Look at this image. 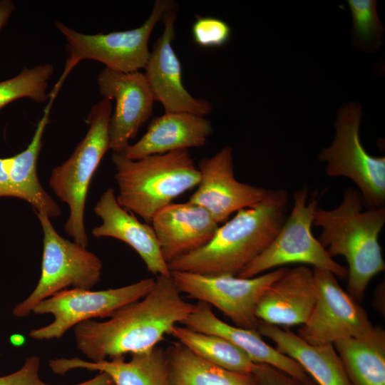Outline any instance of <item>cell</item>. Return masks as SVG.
Returning a JSON list of instances; mask_svg holds the SVG:
<instances>
[{"instance_id": "6da1fadb", "label": "cell", "mask_w": 385, "mask_h": 385, "mask_svg": "<svg viewBox=\"0 0 385 385\" xmlns=\"http://www.w3.org/2000/svg\"><path fill=\"white\" fill-rule=\"evenodd\" d=\"M195 308L182 297L171 274L159 275L145 297L122 307L106 321L88 319L76 325V344L91 361L145 351L158 346Z\"/></svg>"}, {"instance_id": "7a4b0ae2", "label": "cell", "mask_w": 385, "mask_h": 385, "mask_svg": "<svg viewBox=\"0 0 385 385\" xmlns=\"http://www.w3.org/2000/svg\"><path fill=\"white\" fill-rule=\"evenodd\" d=\"M287 205L285 190H269L257 204L218 227L205 245L168 263L170 272L237 276L276 237L287 218Z\"/></svg>"}, {"instance_id": "3957f363", "label": "cell", "mask_w": 385, "mask_h": 385, "mask_svg": "<svg viewBox=\"0 0 385 385\" xmlns=\"http://www.w3.org/2000/svg\"><path fill=\"white\" fill-rule=\"evenodd\" d=\"M361 194L346 189L335 208L317 207L313 225L322 232L319 242L332 257H345L347 293L356 302L364 298L369 282L385 270L379 235L385 224L384 207L364 210Z\"/></svg>"}, {"instance_id": "277c9868", "label": "cell", "mask_w": 385, "mask_h": 385, "mask_svg": "<svg viewBox=\"0 0 385 385\" xmlns=\"http://www.w3.org/2000/svg\"><path fill=\"white\" fill-rule=\"evenodd\" d=\"M118 203L150 225L155 215L197 186L200 174L188 150L131 160L113 153Z\"/></svg>"}, {"instance_id": "5b68a950", "label": "cell", "mask_w": 385, "mask_h": 385, "mask_svg": "<svg viewBox=\"0 0 385 385\" xmlns=\"http://www.w3.org/2000/svg\"><path fill=\"white\" fill-rule=\"evenodd\" d=\"M111 114L110 99L103 98L92 106L86 119L89 125L87 133L71 157L53 169L48 180L56 195L69 207L66 232L84 247L88 245L84 224L86 199L91 178L110 149Z\"/></svg>"}, {"instance_id": "8992f818", "label": "cell", "mask_w": 385, "mask_h": 385, "mask_svg": "<svg viewBox=\"0 0 385 385\" xmlns=\"http://www.w3.org/2000/svg\"><path fill=\"white\" fill-rule=\"evenodd\" d=\"M177 7L171 0H156L151 13L139 27L108 34H85L62 22L56 27L66 40L68 56L57 84L61 86L68 73L81 61L93 60L108 69L131 73L144 68L150 56L148 41L153 29L164 14Z\"/></svg>"}, {"instance_id": "52a82bcc", "label": "cell", "mask_w": 385, "mask_h": 385, "mask_svg": "<svg viewBox=\"0 0 385 385\" xmlns=\"http://www.w3.org/2000/svg\"><path fill=\"white\" fill-rule=\"evenodd\" d=\"M43 233L41 272L33 292L13 309L16 317L30 314L40 302L72 286L91 289L101 280L102 262L86 247L58 234L50 218L35 211Z\"/></svg>"}, {"instance_id": "ba28073f", "label": "cell", "mask_w": 385, "mask_h": 385, "mask_svg": "<svg viewBox=\"0 0 385 385\" xmlns=\"http://www.w3.org/2000/svg\"><path fill=\"white\" fill-rule=\"evenodd\" d=\"M307 195V187L294 192L292 210L276 237L238 277H253L272 268L292 263L309 265L340 278L347 277V269L334 261L312 233L318 200L315 195L308 201Z\"/></svg>"}, {"instance_id": "9c48e42d", "label": "cell", "mask_w": 385, "mask_h": 385, "mask_svg": "<svg viewBox=\"0 0 385 385\" xmlns=\"http://www.w3.org/2000/svg\"><path fill=\"white\" fill-rule=\"evenodd\" d=\"M361 108L354 103L338 113L336 136L332 145L322 150L319 158L326 161L329 177H346L359 188L368 209L384 207L385 158L369 155L359 138Z\"/></svg>"}, {"instance_id": "30bf717a", "label": "cell", "mask_w": 385, "mask_h": 385, "mask_svg": "<svg viewBox=\"0 0 385 385\" xmlns=\"http://www.w3.org/2000/svg\"><path fill=\"white\" fill-rule=\"evenodd\" d=\"M287 269L281 267L250 278L181 271H172L170 274L180 293L185 294L188 298L215 307L235 326L257 329L260 320L255 312L260 298Z\"/></svg>"}, {"instance_id": "8fae6325", "label": "cell", "mask_w": 385, "mask_h": 385, "mask_svg": "<svg viewBox=\"0 0 385 385\" xmlns=\"http://www.w3.org/2000/svg\"><path fill=\"white\" fill-rule=\"evenodd\" d=\"M155 279L145 278L126 286L99 291L63 289L40 302L33 309L36 314L53 315L51 323L32 329L29 337L38 340L59 339L70 328L86 320L108 318L122 307L145 297Z\"/></svg>"}, {"instance_id": "7c38bea8", "label": "cell", "mask_w": 385, "mask_h": 385, "mask_svg": "<svg viewBox=\"0 0 385 385\" xmlns=\"http://www.w3.org/2000/svg\"><path fill=\"white\" fill-rule=\"evenodd\" d=\"M315 302L299 330V336L314 345L334 344L363 336L372 325L366 310L339 285L327 270L314 268Z\"/></svg>"}, {"instance_id": "4fadbf2b", "label": "cell", "mask_w": 385, "mask_h": 385, "mask_svg": "<svg viewBox=\"0 0 385 385\" xmlns=\"http://www.w3.org/2000/svg\"><path fill=\"white\" fill-rule=\"evenodd\" d=\"M197 168L200 180L189 201L205 209L220 224L237 211L260 202L269 190L238 181L234 173L232 149L223 147L202 158Z\"/></svg>"}, {"instance_id": "5bb4252c", "label": "cell", "mask_w": 385, "mask_h": 385, "mask_svg": "<svg viewBox=\"0 0 385 385\" xmlns=\"http://www.w3.org/2000/svg\"><path fill=\"white\" fill-rule=\"evenodd\" d=\"M100 94L115 100L109 124L110 150L122 153L150 117L155 99L143 72L123 73L104 68L98 75Z\"/></svg>"}, {"instance_id": "9a60e30c", "label": "cell", "mask_w": 385, "mask_h": 385, "mask_svg": "<svg viewBox=\"0 0 385 385\" xmlns=\"http://www.w3.org/2000/svg\"><path fill=\"white\" fill-rule=\"evenodd\" d=\"M177 7L167 11L161 21L162 35L150 53L143 72L155 101L160 102L165 113H188L203 116L212 111V104L193 97L182 81V66L173 47Z\"/></svg>"}, {"instance_id": "2e32d148", "label": "cell", "mask_w": 385, "mask_h": 385, "mask_svg": "<svg viewBox=\"0 0 385 385\" xmlns=\"http://www.w3.org/2000/svg\"><path fill=\"white\" fill-rule=\"evenodd\" d=\"M93 210L102 224L92 230L93 236L113 237L126 243L138 254L149 272L155 276H170L153 227L142 223L133 213L121 207L113 188L101 195Z\"/></svg>"}, {"instance_id": "e0dca14e", "label": "cell", "mask_w": 385, "mask_h": 385, "mask_svg": "<svg viewBox=\"0 0 385 385\" xmlns=\"http://www.w3.org/2000/svg\"><path fill=\"white\" fill-rule=\"evenodd\" d=\"M150 225L168 264L205 245L219 227L205 209L189 200L163 207Z\"/></svg>"}, {"instance_id": "ac0fdd59", "label": "cell", "mask_w": 385, "mask_h": 385, "mask_svg": "<svg viewBox=\"0 0 385 385\" xmlns=\"http://www.w3.org/2000/svg\"><path fill=\"white\" fill-rule=\"evenodd\" d=\"M315 302L313 270L305 265L287 269L265 292L256 307L257 318L277 327L304 324Z\"/></svg>"}, {"instance_id": "d6986e66", "label": "cell", "mask_w": 385, "mask_h": 385, "mask_svg": "<svg viewBox=\"0 0 385 385\" xmlns=\"http://www.w3.org/2000/svg\"><path fill=\"white\" fill-rule=\"evenodd\" d=\"M182 324L195 331L226 339L243 351L255 364L270 365L305 384L316 385L297 362L267 344L257 329L228 324L219 319L207 303L198 302L194 311Z\"/></svg>"}, {"instance_id": "ffe728a7", "label": "cell", "mask_w": 385, "mask_h": 385, "mask_svg": "<svg viewBox=\"0 0 385 385\" xmlns=\"http://www.w3.org/2000/svg\"><path fill=\"white\" fill-rule=\"evenodd\" d=\"M212 132L210 121L203 116L188 113H165L155 118L140 139L129 145L122 154L129 159L138 160L202 147Z\"/></svg>"}, {"instance_id": "44dd1931", "label": "cell", "mask_w": 385, "mask_h": 385, "mask_svg": "<svg viewBox=\"0 0 385 385\" xmlns=\"http://www.w3.org/2000/svg\"><path fill=\"white\" fill-rule=\"evenodd\" d=\"M130 356L128 361L124 356L100 361L61 358L51 360L49 366L53 372L61 375L75 369L105 372L114 385H173L163 349L156 346Z\"/></svg>"}, {"instance_id": "7402d4cb", "label": "cell", "mask_w": 385, "mask_h": 385, "mask_svg": "<svg viewBox=\"0 0 385 385\" xmlns=\"http://www.w3.org/2000/svg\"><path fill=\"white\" fill-rule=\"evenodd\" d=\"M276 344V349L290 357L318 385H351L332 344H311L289 330L260 321L257 327Z\"/></svg>"}, {"instance_id": "603a6c76", "label": "cell", "mask_w": 385, "mask_h": 385, "mask_svg": "<svg viewBox=\"0 0 385 385\" xmlns=\"http://www.w3.org/2000/svg\"><path fill=\"white\" fill-rule=\"evenodd\" d=\"M56 92L50 93L49 102L38 123L31 143L22 152L10 158L9 175L14 197L30 203L34 211L43 213L49 218L58 217L61 210L56 202L41 186L37 173L38 154L42 138L48 122L51 105Z\"/></svg>"}, {"instance_id": "cb8c5ba5", "label": "cell", "mask_w": 385, "mask_h": 385, "mask_svg": "<svg viewBox=\"0 0 385 385\" xmlns=\"http://www.w3.org/2000/svg\"><path fill=\"white\" fill-rule=\"evenodd\" d=\"M351 385H385V331L374 327L367 334L333 344Z\"/></svg>"}, {"instance_id": "d4e9b609", "label": "cell", "mask_w": 385, "mask_h": 385, "mask_svg": "<svg viewBox=\"0 0 385 385\" xmlns=\"http://www.w3.org/2000/svg\"><path fill=\"white\" fill-rule=\"evenodd\" d=\"M165 352L173 385H257L252 375L214 364L178 341Z\"/></svg>"}, {"instance_id": "484cf974", "label": "cell", "mask_w": 385, "mask_h": 385, "mask_svg": "<svg viewBox=\"0 0 385 385\" xmlns=\"http://www.w3.org/2000/svg\"><path fill=\"white\" fill-rule=\"evenodd\" d=\"M168 335L200 357L227 370L252 375L256 365L243 351L222 337L178 324Z\"/></svg>"}, {"instance_id": "4316f807", "label": "cell", "mask_w": 385, "mask_h": 385, "mask_svg": "<svg viewBox=\"0 0 385 385\" xmlns=\"http://www.w3.org/2000/svg\"><path fill=\"white\" fill-rule=\"evenodd\" d=\"M53 71V66L46 63L24 68L17 76L0 82V109L21 98H29L38 103L48 100V83Z\"/></svg>"}, {"instance_id": "83f0119b", "label": "cell", "mask_w": 385, "mask_h": 385, "mask_svg": "<svg viewBox=\"0 0 385 385\" xmlns=\"http://www.w3.org/2000/svg\"><path fill=\"white\" fill-rule=\"evenodd\" d=\"M355 41L361 47L376 46L381 42L383 26L379 19L377 2L374 0H349Z\"/></svg>"}, {"instance_id": "f1b7e54d", "label": "cell", "mask_w": 385, "mask_h": 385, "mask_svg": "<svg viewBox=\"0 0 385 385\" xmlns=\"http://www.w3.org/2000/svg\"><path fill=\"white\" fill-rule=\"evenodd\" d=\"M194 42L202 48L220 47L230 39L232 30L225 21L212 16H196L191 29Z\"/></svg>"}, {"instance_id": "f546056e", "label": "cell", "mask_w": 385, "mask_h": 385, "mask_svg": "<svg viewBox=\"0 0 385 385\" xmlns=\"http://www.w3.org/2000/svg\"><path fill=\"white\" fill-rule=\"evenodd\" d=\"M40 359L30 356L25 359L22 367L18 371L0 376V385H40Z\"/></svg>"}, {"instance_id": "4dcf8cb0", "label": "cell", "mask_w": 385, "mask_h": 385, "mask_svg": "<svg viewBox=\"0 0 385 385\" xmlns=\"http://www.w3.org/2000/svg\"><path fill=\"white\" fill-rule=\"evenodd\" d=\"M252 375L257 385H309L265 364H256Z\"/></svg>"}, {"instance_id": "1f68e13d", "label": "cell", "mask_w": 385, "mask_h": 385, "mask_svg": "<svg viewBox=\"0 0 385 385\" xmlns=\"http://www.w3.org/2000/svg\"><path fill=\"white\" fill-rule=\"evenodd\" d=\"M10 158H0V197H14L9 175Z\"/></svg>"}, {"instance_id": "d6a6232c", "label": "cell", "mask_w": 385, "mask_h": 385, "mask_svg": "<svg viewBox=\"0 0 385 385\" xmlns=\"http://www.w3.org/2000/svg\"><path fill=\"white\" fill-rule=\"evenodd\" d=\"M14 8L13 1L10 0L0 1V30L8 22Z\"/></svg>"}, {"instance_id": "836d02e7", "label": "cell", "mask_w": 385, "mask_h": 385, "mask_svg": "<svg viewBox=\"0 0 385 385\" xmlns=\"http://www.w3.org/2000/svg\"><path fill=\"white\" fill-rule=\"evenodd\" d=\"M40 385H51L43 381ZM75 385H114V383L111 376L105 372H100L95 377L86 381L75 384Z\"/></svg>"}, {"instance_id": "e575fe53", "label": "cell", "mask_w": 385, "mask_h": 385, "mask_svg": "<svg viewBox=\"0 0 385 385\" xmlns=\"http://www.w3.org/2000/svg\"><path fill=\"white\" fill-rule=\"evenodd\" d=\"M384 283H381L375 290L374 307L380 313L384 315Z\"/></svg>"}]
</instances>
